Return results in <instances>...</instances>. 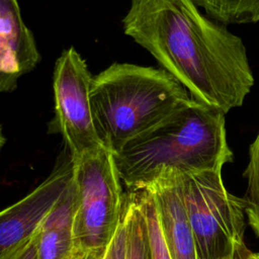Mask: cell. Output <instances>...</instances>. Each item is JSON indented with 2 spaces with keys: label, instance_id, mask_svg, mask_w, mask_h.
Wrapping results in <instances>:
<instances>
[{
  "label": "cell",
  "instance_id": "1",
  "mask_svg": "<svg viewBox=\"0 0 259 259\" xmlns=\"http://www.w3.org/2000/svg\"><path fill=\"white\" fill-rule=\"evenodd\" d=\"M122 25L193 99L225 114L243 105L254 85L245 45L193 0H131Z\"/></svg>",
  "mask_w": 259,
  "mask_h": 259
},
{
  "label": "cell",
  "instance_id": "2",
  "mask_svg": "<svg viewBox=\"0 0 259 259\" xmlns=\"http://www.w3.org/2000/svg\"><path fill=\"white\" fill-rule=\"evenodd\" d=\"M225 115L191 97L167 120L114 155L122 183L130 191H138L166 171L222 170L234 159Z\"/></svg>",
  "mask_w": 259,
  "mask_h": 259
},
{
  "label": "cell",
  "instance_id": "3",
  "mask_svg": "<svg viewBox=\"0 0 259 259\" xmlns=\"http://www.w3.org/2000/svg\"><path fill=\"white\" fill-rule=\"evenodd\" d=\"M89 98L97 136L113 155L191 100L165 70L127 63H114L94 76Z\"/></svg>",
  "mask_w": 259,
  "mask_h": 259
},
{
  "label": "cell",
  "instance_id": "4",
  "mask_svg": "<svg viewBox=\"0 0 259 259\" xmlns=\"http://www.w3.org/2000/svg\"><path fill=\"white\" fill-rule=\"evenodd\" d=\"M121 183L114 155L105 147L73 160L76 249L106 252L122 221Z\"/></svg>",
  "mask_w": 259,
  "mask_h": 259
},
{
  "label": "cell",
  "instance_id": "5",
  "mask_svg": "<svg viewBox=\"0 0 259 259\" xmlns=\"http://www.w3.org/2000/svg\"><path fill=\"white\" fill-rule=\"evenodd\" d=\"M181 194L197 259H229L244 244L245 204L230 193L222 170L180 173Z\"/></svg>",
  "mask_w": 259,
  "mask_h": 259
},
{
  "label": "cell",
  "instance_id": "6",
  "mask_svg": "<svg viewBox=\"0 0 259 259\" xmlns=\"http://www.w3.org/2000/svg\"><path fill=\"white\" fill-rule=\"evenodd\" d=\"M92 79L85 60L73 47L63 51L54 68L55 116L49 133L62 135L73 160L103 147L95 131L89 98Z\"/></svg>",
  "mask_w": 259,
  "mask_h": 259
},
{
  "label": "cell",
  "instance_id": "7",
  "mask_svg": "<svg viewBox=\"0 0 259 259\" xmlns=\"http://www.w3.org/2000/svg\"><path fill=\"white\" fill-rule=\"evenodd\" d=\"M72 177L73 160L69 154L32 191L0 211V259H6L37 232Z\"/></svg>",
  "mask_w": 259,
  "mask_h": 259
},
{
  "label": "cell",
  "instance_id": "8",
  "mask_svg": "<svg viewBox=\"0 0 259 259\" xmlns=\"http://www.w3.org/2000/svg\"><path fill=\"white\" fill-rule=\"evenodd\" d=\"M39 61L34 36L23 22L18 1L0 0V93L13 91L18 79Z\"/></svg>",
  "mask_w": 259,
  "mask_h": 259
},
{
  "label": "cell",
  "instance_id": "9",
  "mask_svg": "<svg viewBox=\"0 0 259 259\" xmlns=\"http://www.w3.org/2000/svg\"><path fill=\"white\" fill-rule=\"evenodd\" d=\"M144 188L149 189L155 198L161 230L171 259H197L181 194L180 172H163Z\"/></svg>",
  "mask_w": 259,
  "mask_h": 259
},
{
  "label": "cell",
  "instance_id": "10",
  "mask_svg": "<svg viewBox=\"0 0 259 259\" xmlns=\"http://www.w3.org/2000/svg\"><path fill=\"white\" fill-rule=\"evenodd\" d=\"M75 190L73 177L37 230L36 259H70L76 246L73 234Z\"/></svg>",
  "mask_w": 259,
  "mask_h": 259
},
{
  "label": "cell",
  "instance_id": "11",
  "mask_svg": "<svg viewBox=\"0 0 259 259\" xmlns=\"http://www.w3.org/2000/svg\"><path fill=\"white\" fill-rule=\"evenodd\" d=\"M122 220L125 228L124 259H152L145 214L135 191L125 198Z\"/></svg>",
  "mask_w": 259,
  "mask_h": 259
},
{
  "label": "cell",
  "instance_id": "12",
  "mask_svg": "<svg viewBox=\"0 0 259 259\" xmlns=\"http://www.w3.org/2000/svg\"><path fill=\"white\" fill-rule=\"evenodd\" d=\"M215 21L223 24L259 21V0H193Z\"/></svg>",
  "mask_w": 259,
  "mask_h": 259
},
{
  "label": "cell",
  "instance_id": "13",
  "mask_svg": "<svg viewBox=\"0 0 259 259\" xmlns=\"http://www.w3.org/2000/svg\"><path fill=\"white\" fill-rule=\"evenodd\" d=\"M247 191L243 198L248 224L259 238V134L249 147V161L243 173Z\"/></svg>",
  "mask_w": 259,
  "mask_h": 259
},
{
  "label": "cell",
  "instance_id": "14",
  "mask_svg": "<svg viewBox=\"0 0 259 259\" xmlns=\"http://www.w3.org/2000/svg\"><path fill=\"white\" fill-rule=\"evenodd\" d=\"M135 192L138 195L145 214L152 259H171L165 244L159 222L155 198L152 192L147 188Z\"/></svg>",
  "mask_w": 259,
  "mask_h": 259
},
{
  "label": "cell",
  "instance_id": "15",
  "mask_svg": "<svg viewBox=\"0 0 259 259\" xmlns=\"http://www.w3.org/2000/svg\"><path fill=\"white\" fill-rule=\"evenodd\" d=\"M124 256H125V228L122 220L110 245L106 250L104 259H124Z\"/></svg>",
  "mask_w": 259,
  "mask_h": 259
},
{
  "label": "cell",
  "instance_id": "16",
  "mask_svg": "<svg viewBox=\"0 0 259 259\" xmlns=\"http://www.w3.org/2000/svg\"><path fill=\"white\" fill-rule=\"evenodd\" d=\"M37 232L6 259H36Z\"/></svg>",
  "mask_w": 259,
  "mask_h": 259
},
{
  "label": "cell",
  "instance_id": "17",
  "mask_svg": "<svg viewBox=\"0 0 259 259\" xmlns=\"http://www.w3.org/2000/svg\"><path fill=\"white\" fill-rule=\"evenodd\" d=\"M106 252H93L76 250L70 259H104Z\"/></svg>",
  "mask_w": 259,
  "mask_h": 259
},
{
  "label": "cell",
  "instance_id": "18",
  "mask_svg": "<svg viewBox=\"0 0 259 259\" xmlns=\"http://www.w3.org/2000/svg\"><path fill=\"white\" fill-rule=\"evenodd\" d=\"M233 259H258L256 254L254 252H252L251 250H249L245 243L240 245L234 252L233 255Z\"/></svg>",
  "mask_w": 259,
  "mask_h": 259
},
{
  "label": "cell",
  "instance_id": "19",
  "mask_svg": "<svg viewBox=\"0 0 259 259\" xmlns=\"http://www.w3.org/2000/svg\"><path fill=\"white\" fill-rule=\"evenodd\" d=\"M4 144H5V137H4V135H3L2 127H1V125H0V151H1L2 147L4 146Z\"/></svg>",
  "mask_w": 259,
  "mask_h": 259
},
{
  "label": "cell",
  "instance_id": "20",
  "mask_svg": "<svg viewBox=\"0 0 259 259\" xmlns=\"http://www.w3.org/2000/svg\"><path fill=\"white\" fill-rule=\"evenodd\" d=\"M256 254V256H257V258L259 259V253H255Z\"/></svg>",
  "mask_w": 259,
  "mask_h": 259
},
{
  "label": "cell",
  "instance_id": "21",
  "mask_svg": "<svg viewBox=\"0 0 259 259\" xmlns=\"http://www.w3.org/2000/svg\"><path fill=\"white\" fill-rule=\"evenodd\" d=\"M229 259H233V258H229Z\"/></svg>",
  "mask_w": 259,
  "mask_h": 259
}]
</instances>
